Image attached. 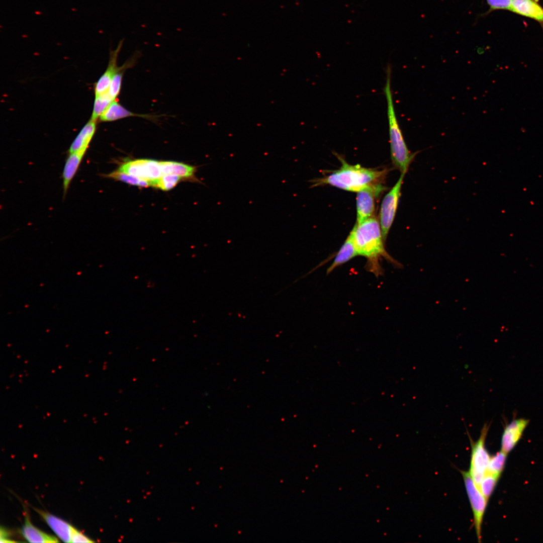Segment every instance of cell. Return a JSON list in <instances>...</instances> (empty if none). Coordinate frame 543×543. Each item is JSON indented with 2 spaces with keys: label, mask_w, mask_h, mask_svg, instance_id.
I'll return each mask as SVG.
<instances>
[{
  "label": "cell",
  "mask_w": 543,
  "mask_h": 543,
  "mask_svg": "<svg viewBox=\"0 0 543 543\" xmlns=\"http://www.w3.org/2000/svg\"><path fill=\"white\" fill-rule=\"evenodd\" d=\"M350 233L358 255L367 259V269L376 276L382 273L379 261L383 257L398 267L401 266L386 250L381 226L374 216L356 223Z\"/></svg>",
  "instance_id": "1"
},
{
  "label": "cell",
  "mask_w": 543,
  "mask_h": 543,
  "mask_svg": "<svg viewBox=\"0 0 543 543\" xmlns=\"http://www.w3.org/2000/svg\"><path fill=\"white\" fill-rule=\"evenodd\" d=\"M341 165L328 175L311 181L312 187L330 185L347 191L358 192L370 186L383 184L388 172L387 168H366L348 163L337 155Z\"/></svg>",
  "instance_id": "2"
},
{
  "label": "cell",
  "mask_w": 543,
  "mask_h": 543,
  "mask_svg": "<svg viewBox=\"0 0 543 543\" xmlns=\"http://www.w3.org/2000/svg\"><path fill=\"white\" fill-rule=\"evenodd\" d=\"M391 66L388 65L386 68V83L383 90L387 105L391 158L395 168L398 169L401 174H406L418 151L412 152L409 150L400 127L393 103L391 90Z\"/></svg>",
  "instance_id": "3"
},
{
  "label": "cell",
  "mask_w": 543,
  "mask_h": 543,
  "mask_svg": "<svg viewBox=\"0 0 543 543\" xmlns=\"http://www.w3.org/2000/svg\"><path fill=\"white\" fill-rule=\"evenodd\" d=\"M490 425L485 423L478 439L474 441L469 435L471 445V461L469 473L475 485L479 488L486 472L490 456L485 446V443Z\"/></svg>",
  "instance_id": "4"
},
{
  "label": "cell",
  "mask_w": 543,
  "mask_h": 543,
  "mask_svg": "<svg viewBox=\"0 0 543 543\" xmlns=\"http://www.w3.org/2000/svg\"><path fill=\"white\" fill-rule=\"evenodd\" d=\"M405 175L401 174L396 183L384 197L380 206L379 221L385 242L395 217Z\"/></svg>",
  "instance_id": "5"
},
{
  "label": "cell",
  "mask_w": 543,
  "mask_h": 543,
  "mask_svg": "<svg viewBox=\"0 0 543 543\" xmlns=\"http://www.w3.org/2000/svg\"><path fill=\"white\" fill-rule=\"evenodd\" d=\"M474 516V524L479 542L482 539L481 528L488 501L474 483L469 472L461 471Z\"/></svg>",
  "instance_id": "6"
},
{
  "label": "cell",
  "mask_w": 543,
  "mask_h": 543,
  "mask_svg": "<svg viewBox=\"0 0 543 543\" xmlns=\"http://www.w3.org/2000/svg\"><path fill=\"white\" fill-rule=\"evenodd\" d=\"M119 170L149 182H154L163 176L160 161L149 159L130 160L122 163Z\"/></svg>",
  "instance_id": "7"
},
{
  "label": "cell",
  "mask_w": 543,
  "mask_h": 543,
  "mask_svg": "<svg viewBox=\"0 0 543 543\" xmlns=\"http://www.w3.org/2000/svg\"><path fill=\"white\" fill-rule=\"evenodd\" d=\"M385 190L386 187L382 184L368 187L357 192L356 223L374 216L377 200Z\"/></svg>",
  "instance_id": "8"
},
{
  "label": "cell",
  "mask_w": 543,
  "mask_h": 543,
  "mask_svg": "<svg viewBox=\"0 0 543 543\" xmlns=\"http://www.w3.org/2000/svg\"><path fill=\"white\" fill-rule=\"evenodd\" d=\"M525 418H514L507 424L504 429L501 439V450L508 454L517 443L529 423Z\"/></svg>",
  "instance_id": "9"
},
{
  "label": "cell",
  "mask_w": 543,
  "mask_h": 543,
  "mask_svg": "<svg viewBox=\"0 0 543 543\" xmlns=\"http://www.w3.org/2000/svg\"><path fill=\"white\" fill-rule=\"evenodd\" d=\"M34 509L62 541L70 542L71 535L74 527L49 512L37 508Z\"/></svg>",
  "instance_id": "10"
},
{
  "label": "cell",
  "mask_w": 543,
  "mask_h": 543,
  "mask_svg": "<svg viewBox=\"0 0 543 543\" xmlns=\"http://www.w3.org/2000/svg\"><path fill=\"white\" fill-rule=\"evenodd\" d=\"M123 41L124 39L120 40L117 48L110 52L108 67L96 84L95 88V96H99L108 92L113 77L120 69L121 67H117V60Z\"/></svg>",
  "instance_id": "11"
},
{
  "label": "cell",
  "mask_w": 543,
  "mask_h": 543,
  "mask_svg": "<svg viewBox=\"0 0 543 543\" xmlns=\"http://www.w3.org/2000/svg\"><path fill=\"white\" fill-rule=\"evenodd\" d=\"M21 533L29 542H57L59 540L55 536L41 530L31 522L29 512L25 509L24 522L21 528Z\"/></svg>",
  "instance_id": "12"
},
{
  "label": "cell",
  "mask_w": 543,
  "mask_h": 543,
  "mask_svg": "<svg viewBox=\"0 0 543 543\" xmlns=\"http://www.w3.org/2000/svg\"><path fill=\"white\" fill-rule=\"evenodd\" d=\"M510 11L543 22V9L534 0H512Z\"/></svg>",
  "instance_id": "13"
},
{
  "label": "cell",
  "mask_w": 543,
  "mask_h": 543,
  "mask_svg": "<svg viewBox=\"0 0 543 543\" xmlns=\"http://www.w3.org/2000/svg\"><path fill=\"white\" fill-rule=\"evenodd\" d=\"M86 151V149H84L69 153L66 159L62 172L64 197L67 193L69 185L78 168Z\"/></svg>",
  "instance_id": "14"
},
{
  "label": "cell",
  "mask_w": 543,
  "mask_h": 543,
  "mask_svg": "<svg viewBox=\"0 0 543 543\" xmlns=\"http://www.w3.org/2000/svg\"><path fill=\"white\" fill-rule=\"evenodd\" d=\"M358 255L353 238L350 233L343 244L336 253L334 259L327 270V274L331 273L336 267L344 264Z\"/></svg>",
  "instance_id": "15"
},
{
  "label": "cell",
  "mask_w": 543,
  "mask_h": 543,
  "mask_svg": "<svg viewBox=\"0 0 543 543\" xmlns=\"http://www.w3.org/2000/svg\"><path fill=\"white\" fill-rule=\"evenodd\" d=\"M163 175L172 174L181 178L193 179L199 182L195 177L197 167L183 163L173 161H160Z\"/></svg>",
  "instance_id": "16"
},
{
  "label": "cell",
  "mask_w": 543,
  "mask_h": 543,
  "mask_svg": "<svg viewBox=\"0 0 543 543\" xmlns=\"http://www.w3.org/2000/svg\"><path fill=\"white\" fill-rule=\"evenodd\" d=\"M96 122L90 120L84 126L70 145L69 153H72L84 149L87 150L96 131Z\"/></svg>",
  "instance_id": "17"
},
{
  "label": "cell",
  "mask_w": 543,
  "mask_h": 543,
  "mask_svg": "<svg viewBox=\"0 0 543 543\" xmlns=\"http://www.w3.org/2000/svg\"><path fill=\"white\" fill-rule=\"evenodd\" d=\"M130 116H139L145 118H152L148 115H140L133 113L128 111L118 102L114 101L100 117L102 121H113L120 119Z\"/></svg>",
  "instance_id": "18"
},
{
  "label": "cell",
  "mask_w": 543,
  "mask_h": 543,
  "mask_svg": "<svg viewBox=\"0 0 543 543\" xmlns=\"http://www.w3.org/2000/svg\"><path fill=\"white\" fill-rule=\"evenodd\" d=\"M104 176L115 180L126 183L132 186H136L144 188L151 186V184L149 182L122 172L118 169L106 174Z\"/></svg>",
  "instance_id": "19"
},
{
  "label": "cell",
  "mask_w": 543,
  "mask_h": 543,
  "mask_svg": "<svg viewBox=\"0 0 543 543\" xmlns=\"http://www.w3.org/2000/svg\"><path fill=\"white\" fill-rule=\"evenodd\" d=\"M114 100L107 92L95 96L92 115L90 120L96 121Z\"/></svg>",
  "instance_id": "20"
},
{
  "label": "cell",
  "mask_w": 543,
  "mask_h": 543,
  "mask_svg": "<svg viewBox=\"0 0 543 543\" xmlns=\"http://www.w3.org/2000/svg\"><path fill=\"white\" fill-rule=\"evenodd\" d=\"M507 455L501 450L491 457L486 472L500 476L505 466Z\"/></svg>",
  "instance_id": "21"
},
{
  "label": "cell",
  "mask_w": 543,
  "mask_h": 543,
  "mask_svg": "<svg viewBox=\"0 0 543 543\" xmlns=\"http://www.w3.org/2000/svg\"><path fill=\"white\" fill-rule=\"evenodd\" d=\"M499 478V476L486 472L479 489L487 501L492 494Z\"/></svg>",
  "instance_id": "22"
},
{
  "label": "cell",
  "mask_w": 543,
  "mask_h": 543,
  "mask_svg": "<svg viewBox=\"0 0 543 543\" xmlns=\"http://www.w3.org/2000/svg\"><path fill=\"white\" fill-rule=\"evenodd\" d=\"M182 179L175 175H164L152 183L151 187L163 191H169L174 188Z\"/></svg>",
  "instance_id": "23"
},
{
  "label": "cell",
  "mask_w": 543,
  "mask_h": 543,
  "mask_svg": "<svg viewBox=\"0 0 543 543\" xmlns=\"http://www.w3.org/2000/svg\"><path fill=\"white\" fill-rule=\"evenodd\" d=\"M125 65L121 67L120 69L114 74L111 80L108 93L111 98L115 100L120 93L122 77Z\"/></svg>",
  "instance_id": "24"
},
{
  "label": "cell",
  "mask_w": 543,
  "mask_h": 543,
  "mask_svg": "<svg viewBox=\"0 0 543 543\" xmlns=\"http://www.w3.org/2000/svg\"><path fill=\"white\" fill-rule=\"evenodd\" d=\"M491 10H507L510 11L512 0H486Z\"/></svg>",
  "instance_id": "25"
},
{
  "label": "cell",
  "mask_w": 543,
  "mask_h": 543,
  "mask_svg": "<svg viewBox=\"0 0 543 543\" xmlns=\"http://www.w3.org/2000/svg\"><path fill=\"white\" fill-rule=\"evenodd\" d=\"M94 541L74 527L71 535L70 542H92Z\"/></svg>",
  "instance_id": "26"
},
{
  "label": "cell",
  "mask_w": 543,
  "mask_h": 543,
  "mask_svg": "<svg viewBox=\"0 0 543 543\" xmlns=\"http://www.w3.org/2000/svg\"><path fill=\"white\" fill-rule=\"evenodd\" d=\"M0 531V542L1 543L15 542L9 537L10 534L8 530L2 527Z\"/></svg>",
  "instance_id": "27"
}]
</instances>
